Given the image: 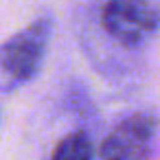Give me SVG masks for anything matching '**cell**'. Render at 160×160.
Listing matches in <instances>:
<instances>
[{
	"label": "cell",
	"instance_id": "cell-1",
	"mask_svg": "<svg viewBox=\"0 0 160 160\" xmlns=\"http://www.w3.org/2000/svg\"><path fill=\"white\" fill-rule=\"evenodd\" d=\"M51 33V18H38L0 44V92H13L40 72Z\"/></svg>",
	"mask_w": 160,
	"mask_h": 160
},
{
	"label": "cell",
	"instance_id": "cell-2",
	"mask_svg": "<svg viewBox=\"0 0 160 160\" xmlns=\"http://www.w3.org/2000/svg\"><path fill=\"white\" fill-rule=\"evenodd\" d=\"M103 31L125 48H138L160 29V9L151 0H108L101 9Z\"/></svg>",
	"mask_w": 160,
	"mask_h": 160
},
{
	"label": "cell",
	"instance_id": "cell-3",
	"mask_svg": "<svg viewBox=\"0 0 160 160\" xmlns=\"http://www.w3.org/2000/svg\"><path fill=\"white\" fill-rule=\"evenodd\" d=\"M158 134V118L149 112H136L123 118L101 142L103 160H147Z\"/></svg>",
	"mask_w": 160,
	"mask_h": 160
},
{
	"label": "cell",
	"instance_id": "cell-4",
	"mask_svg": "<svg viewBox=\"0 0 160 160\" xmlns=\"http://www.w3.org/2000/svg\"><path fill=\"white\" fill-rule=\"evenodd\" d=\"M92 158H94V145L86 129H77L64 136L51 156V160H92Z\"/></svg>",
	"mask_w": 160,
	"mask_h": 160
}]
</instances>
